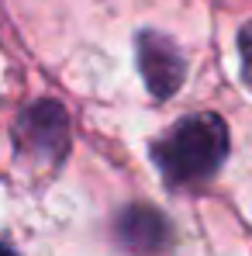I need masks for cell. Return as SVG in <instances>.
I'll return each mask as SVG.
<instances>
[{"label": "cell", "mask_w": 252, "mask_h": 256, "mask_svg": "<svg viewBox=\"0 0 252 256\" xmlns=\"http://www.w3.org/2000/svg\"><path fill=\"white\" fill-rule=\"evenodd\" d=\"M225 156H228V125L211 111L187 114L152 146V160L173 190L208 184L221 170Z\"/></svg>", "instance_id": "cell-1"}, {"label": "cell", "mask_w": 252, "mask_h": 256, "mask_svg": "<svg viewBox=\"0 0 252 256\" xmlns=\"http://www.w3.org/2000/svg\"><path fill=\"white\" fill-rule=\"evenodd\" d=\"M10 132L17 156H24L42 170H55L69 152V118L55 100H35L21 108Z\"/></svg>", "instance_id": "cell-2"}, {"label": "cell", "mask_w": 252, "mask_h": 256, "mask_svg": "<svg viewBox=\"0 0 252 256\" xmlns=\"http://www.w3.org/2000/svg\"><path fill=\"white\" fill-rule=\"evenodd\" d=\"M135 52H138V73H142L145 86L152 90V97H159V100L173 97L187 76V59L176 48V42L166 38L163 32L149 28V32H138Z\"/></svg>", "instance_id": "cell-3"}, {"label": "cell", "mask_w": 252, "mask_h": 256, "mask_svg": "<svg viewBox=\"0 0 252 256\" xmlns=\"http://www.w3.org/2000/svg\"><path fill=\"white\" fill-rule=\"evenodd\" d=\"M114 239L131 256H163L173 246V225L149 204H128L114 218Z\"/></svg>", "instance_id": "cell-4"}, {"label": "cell", "mask_w": 252, "mask_h": 256, "mask_svg": "<svg viewBox=\"0 0 252 256\" xmlns=\"http://www.w3.org/2000/svg\"><path fill=\"white\" fill-rule=\"evenodd\" d=\"M239 56H242V73L252 84V21L239 32Z\"/></svg>", "instance_id": "cell-5"}, {"label": "cell", "mask_w": 252, "mask_h": 256, "mask_svg": "<svg viewBox=\"0 0 252 256\" xmlns=\"http://www.w3.org/2000/svg\"><path fill=\"white\" fill-rule=\"evenodd\" d=\"M0 256H17V253H14L10 246H3V242H0Z\"/></svg>", "instance_id": "cell-6"}]
</instances>
